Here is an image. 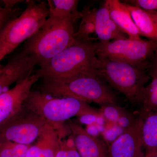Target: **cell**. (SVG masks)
I'll return each mask as SVG.
<instances>
[{"instance_id": "obj_18", "label": "cell", "mask_w": 157, "mask_h": 157, "mask_svg": "<svg viewBox=\"0 0 157 157\" xmlns=\"http://www.w3.org/2000/svg\"><path fill=\"white\" fill-rule=\"evenodd\" d=\"M97 9L89 6L84 8L81 11V21L78 31L74 33L75 39L93 41L90 36L95 33Z\"/></svg>"}, {"instance_id": "obj_5", "label": "cell", "mask_w": 157, "mask_h": 157, "mask_svg": "<svg viewBox=\"0 0 157 157\" xmlns=\"http://www.w3.org/2000/svg\"><path fill=\"white\" fill-rule=\"evenodd\" d=\"M21 14L0 33V62L24 41L36 33L49 14L48 3L27 1Z\"/></svg>"}, {"instance_id": "obj_24", "label": "cell", "mask_w": 157, "mask_h": 157, "mask_svg": "<svg viewBox=\"0 0 157 157\" xmlns=\"http://www.w3.org/2000/svg\"><path fill=\"white\" fill-rule=\"evenodd\" d=\"M19 8H8L0 6V33L10 21L19 16L23 12Z\"/></svg>"}, {"instance_id": "obj_28", "label": "cell", "mask_w": 157, "mask_h": 157, "mask_svg": "<svg viewBox=\"0 0 157 157\" xmlns=\"http://www.w3.org/2000/svg\"><path fill=\"white\" fill-rule=\"evenodd\" d=\"M95 114L88 113L78 117V121L80 124L89 125L95 124L97 117Z\"/></svg>"}, {"instance_id": "obj_6", "label": "cell", "mask_w": 157, "mask_h": 157, "mask_svg": "<svg viewBox=\"0 0 157 157\" xmlns=\"http://www.w3.org/2000/svg\"><path fill=\"white\" fill-rule=\"evenodd\" d=\"M39 90L55 97H70L87 103L117 105V102L114 93L98 74L78 77L67 82L43 80Z\"/></svg>"}, {"instance_id": "obj_25", "label": "cell", "mask_w": 157, "mask_h": 157, "mask_svg": "<svg viewBox=\"0 0 157 157\" xmlns=\"http://www.w3.org/2000/svg\"><path fill=\"white\" fill-rule=\"evenodd\" d=\"M124 130L116 123H111L110 126L106 127L104 132L102 135L104 137V141L108 146L115 141L124 132Z\"/></svg>"}, {"instance_id": "obj_19", "label": "cell", "mask_w": 157, "mask_h": 157, "mask_svg": "<svg viewBox=\"0 0 157 157\" xmlns=\"http://www.w3.org/2000/svg\"><path fill=\"white\" fill-rule=\"evenodd\" d=\"M151 81L144 91L142 101L140 105V115L157 111V74L150 76Z\"/></svg>"}, {"instance_id": "obj_21", "label": "cell", "mask_w": 157, "mask_h": 157, "mask_svg": "<svg viewBox=\"0 0 157 157\" xmlns=\"http://www.w3.org/2000/svg\"><path fill=\"white\" fill-rule=\"evenodd\" d=\"M78 2L76 0H49L47 2L48 6L54 10L70 13L77 19L82 17L81 11L78 10Z\"/></svg>"}, {"instance_id": "obj_14", "label": "cell", "mask_w": 157, "mask_h": 157, "mask_svg": "<svg viewBox=\"0 0 157 157\" xmlns=\"http://www.w3.org/2000/svg\"><path fill=\"white\" fill-rule=\"evenodd\" d=\"M57 131L47 124L34 144L28 150L26 157H55L58 146Z\"/></svg>"}, {"instance_id": "obj_27", "label": "cell", "mask_w": 157, "mask_h": 157, "mask_svg": "<svg viewBox=\"0 0 157 157\" xmlns=\"http://www.w3.org/2000/svg\"><path fill=\"white\" fill-rule=\"evenodd\" d=\"M137 117L138 116L135 118L133 116L128 113L127 112L119 117L116 124L125 131L134 124Z\"/></svg>"}, {"instance_id": "obj_22", "label": "cell", "mask_w": 157, "mask_h": 157, "mask_svg": "<svg viewBox=\"0 0 157 157\" xmlns=\"http://www.w3.org/2000/svg\"><path fill=\"white\" fill-rule=\"evenodd\" d=\"M55 157H81L71 134L66 137H59L58 146Z\"/></svg>"}, {"instance_id": "obj_34", "label": "cell", "mask_w": 157, "mask_h": 157, "mask_svg": "<svg viewBox=\"0 0 157 157\" xmlns=\"http://www.w3.org/2000/svg\"><path fill=\"white\" fill-rule=\"evenodd\" d=\"M154 14H155L157 16V11H152Z\"/></svg>"}, {"instance_id": "obj_32", "label": "cell", "mask_w": 157, "mask_h": 157, "mask_svg": "<svg viewBox=\"0 0 157 157\" xmlns=\"http://www.w3.org/2000/svg\"><path fill=\"white\" fill-rule=\"evenodd\" d=\"M107 122L106 119L101 114L97 117L95 124L98 125H101L105 126Z\"/></svg>"}, {"instance_id": "obj_13", "label": "cell", "mask_w": 157, "mask_h": 157, "mask_svg": "<svg viewBox=\"0 0 157 157\" xmlns=\"http://www.w3.org/2000/svg\"><path fill=\"white\" fill-rule=\"evenodd\" d=\"M104 4L109 10L113 20L129 39H141L139 30L125 3L118 0H106Z\"/></svg>"}, {"instance_id": "obj_10", "label": "cell", "mask_w": 157, "mask_h": 157, "mask_svg": "<svg viewBox=\"0 0 157 157\" xmlns=\"http://www.w3.org/2000/svg\"><path fill=\"white\" fill-rule=\"evenodd\" d=\"M36 66L35 58L22 51L12 56L0 68V95L10 89L12 84L33 74Z\"/></svg>"}, {"instance_id": "obj_12", "label": "cell", "mask_w": 157, "mask_h": 157, "mask_svg": "<svg viewBox=\"0 0 157 157\" xmlns=\"http://www.w3.org/2000/svg\"><path fill=\"white\" fill-rule=\"evenodd\" d=\"M67 124L80 157H110L105 141L90 136L85 129L71 120L67 121Z\"/></svg>"}, {"instance_id": "obj_9", "label": "cell", "mask_w": 157, "mask_h": 157, "mask_svg": "<svg viewBox=\"0 0 157 157\" xmlns=\"http://www.w3.org/2000/svg\"><path fill=\"white\" fill-rule=\"evenodd\" d=\"M39 78L33 73L0 95V128L19 112L31 89Z\"/></svg>"}, {"instance_id": "obj_20", "label": "cell", "mask_w": 157, "mask_h": 157, "mask_svg": "<svg viewBox=\"0 0 157 157\" xmlns=\"http://www.w3.org/2000/svg\"><path fill=\"white\" fill-rule=\"evenodd\" d=\"M30 145L11 141L0 142V157H26Z\"/></svg>"}, {"instance_id": "obj_4", "label": "cell", "mask_w": 157, "mask_h": 157, "mask_svg": "<svg viewBox=\"0 0 157 157\" xmlns=\"http://www.w3.org/2000/svg\"><path fill=\"white\" fill-rule=\"evenodd\" d=\"M98 57L99 76L124 95L131 104L140 106L144 88L151 78L148 68Z\"/></svg>"}, {"instance_id": "obj_17", "label": "cell", "mask_w": 157, "mask_h": 157, "mask_svg": "<svg viewBox=\"0 0 157 157\" xmlns=\"http://www.w3.org/2000/svg\"><path fill=\"white\" fill-rule=\"evenodd\" d=\"M139 115L142 119V136L145 157L157 154V111Z\"/></svg>"}, {"instance_id": "obj_26", "label": "cell", "mask_w": 157, "mask_h": 157, "mask_svg": "<svg viewBox=\"0 0 157 157\" xmlns=\"http://www.w3.org/2000/svg\"><path fill=\"white\" fill-rule=\"evenodd\" d=\"M126 4L136 6L147 11H157V0H131Z\"/></svg>"}, {"instance_id": "obj_7", "label": "cell", "mask_w": 157, "mask_h": 157, "mask_svg": "<svg viewBox=\"0 0 157 157\" xmlns=\"http://www.w3.org/2000/svg\"><path fill=\"white\" fill-rule=\"evenodd\" d=\"M97 56L148 68L157 48V43L142 39H118L95 42Z\"/></svg>"}, {"instance_id": "obj_16", "label": "cell", "mask_w": 157, "mask_h": 157, "mask_svg": "<svg viewBox=\"0 0 157 157\" xmlns=\"http://www.w3.org/2000/svg\"><path fill=\"white\" fill-rule=\"evenodd\" d=\"M126 4V3H125ZM126 4L140 36L157 43V16L136 6Z\"/></svg>"}, {"instance_id": "obj_8", "label": "cell", "mask_w": 157, "mask_h": 157, "mask_svg": "<svg viewBox=\"0 0 157 157\" xmlns=\"http://www.w3.org/2000/svg\"><path fill=\"white\" fill-rule=\"evenodd\" d=\"M47 124L43 118L23 105L16 115L0 128V142L30 145L38 139Z\"/></svg>"}, {"instance_id": "obj_30", "label": "cell", "mask_w": 157, "mask_h": 157, "mask_svg": "<svg viewBox=\"0 0 157 157\" xmlns=\"http://www.w3.org/2000/svg\"><path fill=\"white\" fill-rule=\"evenodd\" d=\"M85 131L88 134L94 137H98L100 133L95 124L86 125Z\"/></svg>"}, {"instance_id": "obj_31", "label": "cell", "mask_w": 157, "mask_h": 157, "mask_svg": "<svg viewBox=\"0 0 157 157\" xmlns=\"http://www.w3.org/2000/svg\"><path fill=\"white\" fill-rule=\"evenodd\" d=\"M23 1H3V3L5 4L4 7L8 8H14V6L17 3L21 2Z\"/></svg>"}, {"instance_id": "obj_2", "label": "cell", "mask_w": 157, "mask_h": 157, "mask_svg": "<svg viewBox=\"0 0 157 157\" xmlns=\"http://www.w3.org/2000/svg\"><path fill=\"white\" fill-rule=\"evenodd\" d=\"M95 42L76 39L33 73L43 80L67 82L82 76L98 74Z\"/></svg>"}, {"instance_id": "obj_29", "label": "cell", "mask_w": 157, "mask_h": 157, "mask_svg": "<svg viewBox=\"0 0 157 157\" xmlns=\"http://www.w3.org/2000/svg\"><path fill=\"white\" fill-rule=\"evenodd\" d=\"M147 71L149 76L157 74V48L153 57L149 63Z\"/></svg>"}, {"instance_id": "obj_23", "label": "cell", "mask_w": 157, "mask_h": 157, "mask_svg": "<svg viewBox=\"0 0 157 157\" xmlns=\"http://www.w3.org/2000/svg\"><path fill=\"white\" fill-rule=\"evenodd\" d=\"M99 110L107 121L111 123H116L119 117L127 112L123 108L114 104L102 105Z\"/></svg>"}, {"instance_id": "obj_1", "label": "cell", "mask_w": 157, "mask_h": 157, "mask_svg": "<svg viewBox=\"0 0 157 157\" xmlns=\"http://www.w3.org/2000/svg\"><path fill=\"white\" fill-rule=\"evenodd\" d=\"M48 8V18L36 33L26 42L22 50L35 58L39 67L76 41L74 25L77 18L70 13Z\"/></svg>"}, {"instance_id": "obj_3", "label": "cell", "mask_w": 157, "mask_h": 157, "mask_svg": "<svg viewBox=\"0 0 157 157\" xmlns=\"http://www.w3.org/2000/svg\"><path fill=\"white\" fill-rule=\"evenodd\" d=\"M24 106L43 118L62 137L71 134L67 124L71 118L88 113L101 115L99 109L86 102L70 97H55L39 90H31Z\"/></svg>"}, {"instance_id": "obj_11", "label": "cell", "mask_w": 157, "mask_h": 157, "mask_svg": "<svg viewBox=\"0 0 157 157\" xmlns=\"http://www.w3.org/2000/svg\"><path fill=\"white\" fill-rule=\"evenodd\" d=\"M142 118L138 114L134 124L108 146L110 157H144Z\"/></svg>"}, {"instance_id": "obj_15", "label": "cell", "mask_w": 157, "mask_h": 157, "mask_svg": "<svg viewBox=\"0 0 157 157\" xmlns=\"http://www.w3.org/2000/svg\"><path fill=\"white\" fill-rule=\"evenodd\" d=\"M95 33L100 41L102 42L128 38L120 29L113 20L109 10L104 3L97 9Z\"/></svg>"}, {"instance_id": "obj_33", "label": "cell", "mask_w": 157, "mask_h": 157, "mask_svg": "<svg viewBox=\"0 0 157 157\" xmlns=\"http://www.w3.org/2000/svg\"><path fill=\"white\" fill-rule=\"evenodd\" d=\"M145 157H157V154L152 155L150 156Z\"/></svg>"}]
</instances>
